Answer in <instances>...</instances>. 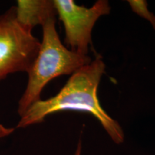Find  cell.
<instances>
[{
  "label": "cell",
  "instance_id": "cell-1",
  "mask_svg": "<svg viewBox=\"0 0 155 155\" xmlns=\"http://www.w3.org/2000/svg\"><path fill=\"white\" fill-rule=\"evenodd\" d=\"M106 65L101 56L71 75L65 85L55 96L38 101L20 116L17 129L26 128L44 121L48 116L64 111L91 114L98 119L116 144L124 140V133L119 122L114 120L101 106L98 88Z\"/></svg>",
  "mask_w": 155,
  "mask_h": 155
},
{
  "label": "cell",
  "instance_id": "cell-2",
  "mask_svg": "<svg viewBox=\"0 0 155 155\" xmlns=\"http://www.w3.org/2000/svg\"><path fill=\"white\" fill-rule=\"evenodd\" d=\"M56 19L42 25V40L38 54L28 71V81L18 102L17 114L22 116L40 100L45 86L61 75H72L91 62L90 56L68 49L62 43L55 28Z\"/></svg>",
  "mask_w": 155,
  "mask_h": 155
},
{
  "label": "cell",
  "instance_id": "cell-3",
  "mask_svg": "<svg viewBox=\"0 0 155 155\" xmlns=\"http://www.w3.org/2000/svg\"><path fill=\"white\" fill-rule=\"evenodd\" d=\"M40 48L32 31L17 21L15 7L0 15V81L13 73H28Z\"/></svg>",
  "mask_w": 155,
  "mask_h": 155
},
{
  "label": "cell",
  "instance_id": "cell-4",
  "mask_svg": "<svg viewBox=\"0 0 155 155\" xmlns=\"http://www.w3.org/2000/svg\"><path fill=\"white\" fill-rule=\"evenodd\" d=\"M54 4L63 22L65 42L73 51L88 55L91 44V33L96 22L111 11L107 0H98L90 8L79 6L73 0H54Z\"/></svg>",
  "mask_w": 155,
  "mask_h": 155
},
{
  "label": "cell",
  "instance_id": "cell-5",
  "mask_svg": "<svg viewBox=\"0 0 155 155\" xmlns=\"http://www.w3.org/2000/svg\"><path fill=\"white\" fill-rule=\"evenodd\" d=\"M16 18L20 25L32 31L56 19L57 12L53 0H18L15 7Z\"/></svg>",
  "mask_w": 155,
  "mask_h": 155
},
{
  "label": "cell",
  "instance_id": "cell-6",
  "mask_svg": "<svg viewBox=\"0 0 155 155\" xmlns=\"http://www.w3.org/2000/svg\"><path fill=\"white\" fill-rule=\"evenodd\" d=\"M128 3L130 5L134 12L137 14L152 25L155 30V15L149 10L147 1L144 0H129Z\"/></svg>",
  "mask_w": 155,
  "mask_h": 155
},
{
  "label": "cell",
  "instance_id": "cell-7",
  "mask_svg": "<svg viewBox=\"0 0 155 155\" xmlns=\"http://www.w3.org/2000/svg\"><path fill=\"white\" fill-rule=\"evenodd\" d=\"M15 131L14 128L6 127L0 123V139L5 138L12 134Z\"/></svg>",
  "mask_w": 155,
  "mask_h": 155
},
{
  "label": "cell",
  "instance_id": "cell-8",
  "mask_svg": "<svg viewBox=\"0 0 155 155\" xmlns=\"http://www.w3.org/2000/svg\"><path fill=\"white\" fill-rule=\"evenodd\" d=\"M81 150H82V144H81V141H80L78 144V147L74 155H81Z\"/></svg>",
  "mask_w": 155,
  "mask_h": 155
}]
</instances>
